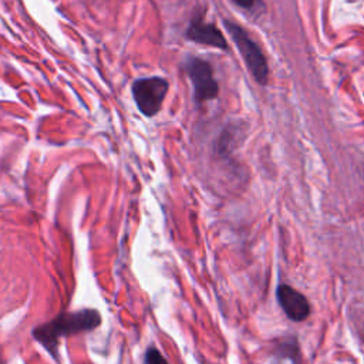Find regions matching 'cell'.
Instances as JSON below:
<instances>
[{
	"instance_id": "cell-2",
	"label": "cell",
	"mask_w": 364,
	"mask_h": 364,
	"mask_svg": "<svg viewBox=\"0 0 364 364\" xmlns=\"http://www.w3.org/2000/svg\"><path fill=\"white\" fill-rule=\"evenodd\" d=\"M225 28L228 30V33L230 34L235 46L237 47L247 70L250 71V74L253 75V78L259 82V84H266L267 82V77H269V67H267V60L262 51V48L259 47V44L247 34V31L229 20L223 21Z\"/></svg>"
},
{
	"instance_id": "cell-5",
	"label": "cell",
	"mask_w": 364,
	"mask_h": 364,
	"mask_svg": "<svg viewBox=\"0 0 364 364\" xmlns=\"http://www.w3.org/2000/svg\"><path fill=\"white\" fill-rule=\"evenodd\" d=\"M276 296L282 310L290 320L303 321L310 316V303L307 299L289 284H280Z\"/></svg>"
},
{
	"instance_id": "cell-6",
	"label": "cell",
	"mask_w": 364,
	"mask_h": 364,
	"mask_svg": "<svg viewBox=\"0 0 364 364\" xmlns=\"http://www.w3.org/2000/svg\"><path fill=\"white\" fill-rule=\"evenodd\" d=\"M185 36L188 40L193 43L216 47L220 50H228V41L222 31L215 24L203 21L202 17H195L191 20Z\"/></svg>"
},
{
	"instance_id": "cell-4",
	"label": "cell",
	"mask_w": 364,
	"mask_h": 364,
	"mask_svg": "<svg viewBox=\"0 0 364 364\" xmlns=\"http://www.w3.org/2000/svg\"><path fill=\"white\" fill-rule=\"evenodd\" d=\"M183 68L192 82L195 102L200 104L218 97L219 85L213 75V68L206 60L199 57H188L183 63Z\"/></svg>"
},
{
	"instance_id": "cell-8",
	"label": "cell",
	"mask_w": 364,
	"mask_h": 364,
	"mask_svg": "<svg viewBox=\"0 0 364 364\" xmlns=\"http://www.w3.org/2000/svg\"><path fill=\"white\" fill-rule=\"evenodd\" d=\"M236 6L242 7V9H246V10H250L255 7V4L257 3V0H232Z\"/></svg>"
},
{
	"instance_id": "cell-7",
	"label": "cell",
	"mask_w": 364,
	"mask_h": 364,
	"mask_svg": "<svg viewBox=\"0 0 364 364\" xmlns=\"http://www.w3.org/2000/svg\"><path fill=\"white\" fill-rule=\"evenodd\" d=\"M144 361H145L146 364H155V363H165L166 358L161 354V351H159L156 347L151 346V347H148L146 351H145Z\"/></svg>"
},
{
	"instance_id": "cell-3",
	"label": "cell",
	"mask_w": 364,
	"mask_h": 364,
	"mask_svg": "<svg viewBox=\"0 0 364 364\" xmlns=\"http://www.w3.org/2000/svg\"><path fill=\"white\" fill-rule=\"evenodd\" d=\"M168 90V80L158 75L138 78L131 85V94L138 111L148 118L155 117L161 111Z\"/></svg>"
},
{
	"instance_id": "cell-1",
	"label": "cell",
	"mask_w": 364,
	"mask_h": 364,
	"mask_svg": "<svg viewBox=\"0 0 364 364\" xmlns=\"http://www.w3.org/2000/svg\"><path fill=\"white\" fill-rule=\"evenodd\" d=\"M101 324V314L95 309L63 311L47 323L36 326L31 331L34 340L55 361L60 360V340L74 334L90 333Z\"/></svg>"
}]
</instances>
